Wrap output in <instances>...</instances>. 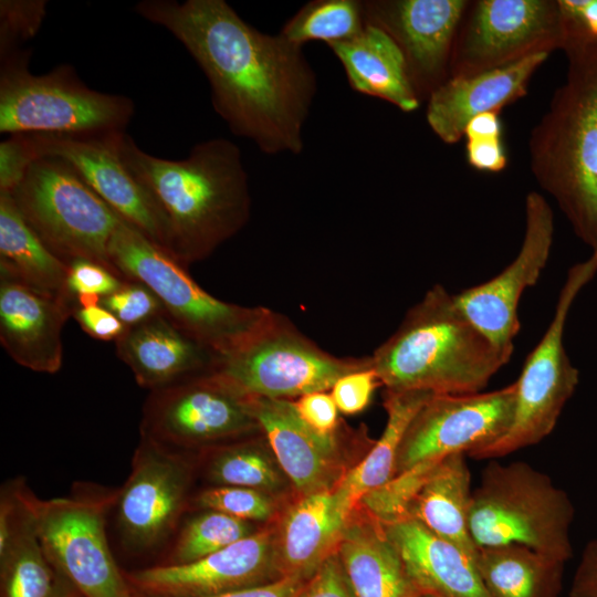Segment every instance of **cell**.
I'll return each mask as SVG.
<instances>
[{"instance_id": "obj_1", "label": "cell", "mask_w": 597, "mask_h": 597, "mask_svg": "<svg viewBox=\"0 0 597 597\" xmlns=\"http://www.w3.org/2000/svg\"><path fill=\"white\" fill-rule=\"evenodd\" d=\"M145 20L190 53L211 88L214 112L232 134L266 155H300L317 76L302 46L263 33L224 0H142Z\"/></svg>"}, {"instance_id": "obj_2", "label": "cell", "mask_w": 597, "mask_h": 597, "mask_svg": "<svg viewBox=\"0 0 597 597\" xmlns=\"http://www.w3.org/2000/svg\"><path fill=\"white\" fill-rule=\"evenodd\" d=\"M117 147L165 218L170 254L186 268L208 258L248 223V174L233 142L207 139L179 160L144 151L126 133Z\"/></svg>"}, {"instance_id": "obj_3", "label": "cell", "mask_w": 597, "mask_h": 597, "mask_svg": "<svg viewBox=\"0 0 597 597\" xmlns=\"http://www.w3.org/2000/svg\"><path fill=\"white\" fill-rule=\"evenodd\" d=\"M370 357L385 389L434 395L480 392L510 360L441 284L407 311Z\"/></svg>"}, {"instance_id": "obj_4", "label": "cell", "mask_w": 597, "mask_h": 597, "mask_svg": "<svg viewBox=\"0 0 597 597\" xmlns=\"http://www.w3.org/2000/svg\"><path fill=\"white\" fill-rule=\"evenodd\" d=\"M566 78L528 135L530 168L575 235L597 249V51L567 56Z\"/></svg>"}, {"instance_id": "obj_5", "label": "cell", "mask_w": 597, "mask_h": 597, "mask_svg": "<svg viewBox=\"0 0 597 597\" xmlns=\"http://www.w3.org/2000/svg\"><path fill=\"white\" fill-rule=\"evenodd\" d=\"M113 265L125 280L149 287L165 314L185 333L224 357L245 344L272 310L221 301L203 290L174 255L121 218L108 245Z\"/></svg>"}, {"instance_id": "obj_6", "label": "cell", "mask_w": 597, "mask_h": 597, "mask_svg": "<svg viewBox=\"0 0 597 597\" xmlns=\"http://www.w3.org/2000/svg\"><path fill=\"white\" fill-rule=\"evenodd\" d=\"M30 50L0 53V133L105 136L126 133L133 101L90 88L69 64L30 72Z\"/></svg>"}, {"instance_id": "obj_7", "label": "cell", "mask_w": 597, "mask_h": 597, "mask_svg": "<svg viewBox=\"0 0 597 597\" xmlns=\"http://www.w3.org/2000/svg\"><path fill=\"white\" fill-rule=\"evenodd\" d=\"M574 514L567 493L544 472L491 460L472 491L469 526L478 548L521 545L566 563Z\"/></svg>"}, {"instance_id": "obj_8", "label": "cell", "mask_w": 597, "mask_h": 597, "mask_svg": "<svg viewBox=\"0 0 597 597\" xmlns=\"http://www.w3.org/2000/svg\"><path fill=\"white\" fill-rule=\"evenodd\" d=\"M21 493L59 576L82 597H135L106 534L116 490L77 485L70 496L43 500L22 482Z\"/></svg>"}, {"instance_id": "obj_9", "label": "cell", "mask_w": 597, "mask_h": 597, "mask_svg": "<svg viewBox=\"0 0 597 597\" xmlns=\"http://www.w3.org/2000/svg\"><path fill=\"white\" fill-rule=\"evenodd\" d=\"M10 195L27 222L62 261H93L123 277L108 254L121 217L69 163L38 158Z\"/></svg>"}, {"instance_id": "obj_10", "label": "cell", "mask_w": 597, "mask_h": 597, "mask_svg": "<svg viewBox=\"0 0 597 597\" xmlns=\"http://www.w3.org/2000/svg\"><path fill=\"white\" fill-rule=\"evenodd\" d=\"M597 273V249L574 264L559 292L553 318L528 354L516 384V402L507 431L495 441L472 451L475 460H498L537 444L552 433L567 401L574 395L579 373L567 356L564 329L572 304Z\"/></svg>"}, {"instance_id": "obj_11", "label": "cell", "mask_w": 597, "mask_h": 597, "mask_svg": "<svg viewBox=\"0 0 597 597\" xmlns=\"http://www.w3.org/2000/svg\"><path fill=\"white\" fill-rule=\"evenodd\" d=\"M371 357H338L322 349L284 315L264 325L212 370L242 395L295 400L329 390L342 376L371 366Z\"/></svg>"}, {"instance_id": "obj_12", "label": "cell", "mask_w": 597, "mask_h": 597, "mask_svg": "<svg viewBox=\"0 0 597 597\" xmlns=\"http://www.w3.org/2000/svg\"><path fill=\"white\" fill-rule=\"evenodd\" d=\"M249 397L212 369L150 391L140 436L184 451L260 432Z\"/></svg>"}, {"instance_id": "obj_13", "label": "cell", "mask_w": 597, "mask_h": 597, "mask_svg": "<svg viewBox=\"0 0 597 597\" xmlns=\"http://www.w3.org/2000/svg\"><path fill=\"white\" fill-rule=\"evenodd\" d=\"M562 41L557 0H469L452 46L450 77L551 54Z\"/></svg>"}, {"instance_id": "obj_14", "label": "cell", "mask_w": 597, "mask_h": 597, "mask_svg": "<svg viewBox=\"0 0 597 597\" xmlns=\"http://www.w3.org/2000/svg\"><path fill=\"white\" fill-rule=\"evenodd\" d=\"M193 472L186 452L140 436L130 473L112 507L126 549L149 552L175 535L190 504Z\"/></svg>"}, {"instance_id": "obj_15", "label": "cell", "mask_w": 597, "mask_h": 597, "mask_svg": "<svg viewBox=\"0 0 597 597\" xmlns=\"http://www.w3.org/2000/svg\"><path fill=\"white\" fill-rule=\"evenodd\" d=\"M515 402V381L491 391L432 395L404 436L395 475L495 441L510 428Z\"/></svg>"}, {"instance_id": "obj_16", "label": "cell", "mask_w": 597, "mask_h": 597, "mask_svg": "<svg viewBox=\"0 0 597 597\" xmlns=\"http://www.w3.org/2000/svg\"><path fill=\"white\" fill-rule=\"evenodd\" d=\"M553 238V210L542 193L530 191L525 197L524 237L514 260L494 277L454 294L470 322L510 358L521 328L520 300L546 266Z\"/></svg>"}, {"instance_id": "obj_17", "label": "cell", "mask_w": 597, "mask_h": 597, "mask_svg": "<svg viewBox=\"0 0 597 597\" xmlns=\"http://www.w3.org/2000/svg\"><path fill=\"white\" fill-rule=\"evenodd\" d=\"M133 593L144 597H206L274 582L280 577L275 527L252 535L200 559L125 572Z\"/></svg>"}, {"instance_id": "obj_18", "label": "cell", "mask_w": 597, "mask_h": 597, "mask_svg": "<svg viewBox=\"0 0 597 597\" xmlns=\"http://www.w3.org/2000/svg\"><path fill=\"white\" fill-rule=\"evenodd\" d=\"M123 134L28 136L36 158L54 157L69 163L123 220L170 253L169 232L163 213L121 158L117 143Z\"/></svg>"}, {"instance_id": "obj_19", "label": "cell", "mask_w": 597, "mask_h": 597, "mask_svg": "<svg viewBox=\"0 0 597 597\" xmlns=\"http://www.w3.org/2000/svg\"><path fill=\"white\" fill-rule=\"evenodd\" d=\"M469 0H368L366 22L385 31L401 51L410 81L428 97L450 77L451 52Z\"/></svg>"}, {"instance_id": "obj_20", "label": "cell", "mask_w": 597, "mask_h": 597, "mask_svg": "<svg viewBox=\"0 0 597 597\" xmlns=\"http://www.w3.org/2000/svg\"><path fill=\"white\" fill-rule=\"evenodd\" d=\"M250 408L297 495L333 490L346 471L341 429L323 434L297 413L293 400L249 397Z\"/></svg>"}, {"instance_id": "obj_21", "label": "cell", "mask_w": 597, "mask_h": 597, "mask_svg": "<svg viewBox=\"0 0 597 597\" xmlns=\"http://www.w3.org/2000/svg\"><path fill=\"white\" fill-rule=\"evenodd\" d=\"M74 308V297L44 294L0 277L1 345L19 365L54 374L63 362L62 329Z\"/></svg>"}, {"instance_id": "obj_22", "label": "cell", "mask_w": 597, "mask_h": 597, "mask_svg": "<svg viewBox=\"0 0 597 597\" xmlns=\"http://www.w3.org/2000/svg\"><path fill=\"white\" fill-rule=\"evenodd\" d=\"M548 56L535 54L501 69L449 77L426 101L429 127L444 144H457L472 118L499 113L525 96L531 78Z\"/></svg>"}, {"instance_id": "obj_23", "label": "cell", "mask_w": 597, "mask_h": 597, "mask_svg": "<svg viewBox=\"0 0 597 597\" xmlns=\"http://www.w3.org/2000/svg\"><path fill=\"white\" fill-rule=\"evenodd\" d=\"M383 525L420 596L491 597L475 559L455 544L410 516Z\"/></svg>"}, {"instance_id": "obj_24", "label": "cell", "mask_w": 597, "mask_h": 597, "mask_svg": "<svg viewBox=\"0 0 597 597\" xmlns=\"http://www.w3.org/2000/svg\"><path fill=\"white\" fill-rule=\"evenodd\" d=\"M115 344L136 383L150 391L210 371L218 359L165 313L126 327Z\"/></svg>"}, {"instance_id": "obj_25", "label": "cell", "mask_w": 597, "mask_h": 597, "mask_svg": "<svg viewBox=\"0 0 597 597\" xmlns=\"http://www.w3.org/2000/svg\"><path fill=\"white\" fill-rule=\"evenodd\" d=\"M348 517L333 490L297 495L274 526L280 577L310 579L337 551Z\"/></svg>"}, {"instance_id": "obj_26", "label": "cell", "mask_w": 597, "mask_h": 597, "mask_svg": "<svg viewBox=\"0 0 597 597\" xmlns=\"http://www.w3.org/2000/svg\"><path fill=\"white\" fill-rule=\"evenodd\" d=\"M337 554L355 597H419L383 523L360 505L349 515Z\"/></svg>"}, {"instance_id": "obj_27", "label": "cell", "mask_w": 597, "mask_h": 597, "mask_svg": "<svg viewBox=\"0 0 597 597\" xmlns=\"http://www.w3.org/2000/svg\"><path fill=\"white\" fill-rule=\"evenodd\" d=\"M342 63L349 86L381 98L405 113L422 103L407 71L404 55L381 29L367 23L354 39L328 45Z\"/></svg>"}, {"instance_id": "obj_28", "label": "cell", "mask_w": 597, "mask_h": 597, "mask_svg": "<svg viewBox=\"0 0 597 597\" xmlns=\"http://www.w3.org/2000/svg\"><path fill=\"white\" fill-rule=\"evenodd\" d=\"M472 491L465 454L446 457L430 471L415 495L408 516L475 559L478 547L469 526Z\"/></svg>"}, {"instance_id": "obj_29", "label": "cell", "mask_w": 597, "mask_h": 597, "mask_svg": "<svg viewBox=\"0 0 597 597\" xmlns=\"http://www.w3.org/2000/svg\"><path fill=\"white\" fill-rule=\"evenodd\" d=\"M434 395L422 390L396 391L385 389L384 408L386 426L355 467L333 489V493L344 512L352 514L362 498L384 485L395 476L396 462L404 436L420 408Z\"/></svg>"}, {"instance_id": "obj_30", "label": "cell", "mask_w": 597, "mask_h": 597, "mask_svg": "<svg viewBox=\"0 0 597 597\" xmlns=\"http://www.w3.org/2000/svg\"><path fill=\"white\" fill-rule=\"evenodd\" d=\"M69 269L27 222L11 195L0 192V277L44 294L74 297L67 289Z\"/></svg>"}, {"instance_id": "obj_31", "label": "cell", "mask_w": 597, "mask_h": 597, "mask_svg": "<svg viewBox=\"0 0 597 597\" xmlns=\"http://www.w3.org/2000/svg\"><path fill=\"white\" fill-rule=\"evenodd\" d=\"M565 564L521 545L479 547L475 555L491 597H558Z\"/></svg>"}, {"instance_id": "obj_32", "label": "cell", "mask_w": 597, "mask_h": 597, "mask_svg": "<svg viewBox=\"0 0 597 597\" xmlns=\"http://www.w3.org/2000/svg\"><path fill=\"white\" fill-rule=\"evenodd\" d=\"M17 480L21 509L7 544L0 548L1 597H54L59 575L39 541Z\"/></svg>"}, {"instance_id": "obj_33", "label": "cell", "mask_w": 597, "mask_h": 597, "mask_svg": "<svg viewBox=\"0 0 597 597\" xmlns=\"http://www.w3.org/2000/svg\"><path fill=\"white\" fill-rule=\"evenodd\" d=\"M255 434L208 448L205 474L213 485L249 488L279 496L292 484L263 434Z\"/></svg>"}, {"instance_id": "obj_34", "label": "cell", "mask_w": 597, "mask_h": 597, "mask_svg": "<svg viewBox=\"0 0 597 597\" xmlns=\"http://www.w3.org/2000/svg\"><path fill=\"white\" fill-rule=\"evenodd\" d=\"M366 24L364 1L313 0L290 18L279 34L302 48L311 41L331 45L354 39Z\"/></svg>"}, {"instance_id": "obj_35", "label": "cell", "mask_w": 597, "mask_h": 597, "mask_svg": "<svg viewBox=\"0 0 597 597\" xmlns=\"http://www.w3.org/2000/svg\"><path fill=\"white\" fill-rule=\"evenodd\" d=\"M253 522L213 510H198L180 523L163 565L187 564L255 533Z\"/></svg>"}, {"instance_id": "obj_36", "label": "cell", "mask_w": 597, "mask_h": 597, "mask_svg": "<svg viewBox=\"0 0 597 597\" xmlns=\"http://www.w3.org/2000/svg\"><path fill=\"white\" fill-rule=\"evenodd\" d=\"M440 461L423 462L396 474L384 485L366 493L358 505L383 524L408 516L411 501Z\"/></svg>"}, {"instance_id": "obj_37", "label": "cell", "mask_w": 597, "mask_h": 597, "mask_svg": "<svg viewBox=\"0 0 597 597\" xmlns=\"http://www.w3.org/2000/svg\"><path fill=\"white\" fill-rule=\"evenodd\" d=\"M191 503L197 510H213L249 522H268L279 512L277 496L242 486L213 485Z\"/></svg>"}, {"instance_id": "obj_38", "label": "cell", "mask_w": 597, "mask_h": 597, "mask_svg": "<svg viewBox=\"0 0 597 597\" xmlns=\"http://www.w3.org/2000/svg\"><path fill=\"white\" fill-rule=\"evenodd\" d=\"M567 56L597 51V0H557Z\"/></svg>"}, {"instance_id": "obj_39", "label": "cell", "mask_w": 597, "mask_h": 597, "mask_svg": "<svg viewBox=\"0 0 597 597\" xmlns=\"http://www.w3.org/2000/svg\"><path fill=\"white\" fill-rule=\"evenodd\" d=\"M46 6L45 0L0 1V53L18 49L39 32Z\"/></svg>"}, {"instance_id": "obj_40", "label": "cell", "mask_w": 597, "mask_h": 597, "mask_svg": "<svg viewBox=\"0 0 597 597\" xmlns=\"http://www.w3.org/2000/svg\"><path fill=\"white\" fill-rule=\"evenodd\" d=\"M100 304L126 327L142 324L165 313L159 298L144 283L125 280L115 292L101 297Z\"/></svg>"}, {"instance_id": "obj_41", "label": "cell", "mask_w": 597, "mask_h": 597, "mask_svg": "<svg viewBox=\"0 0 597 597\" xmlns=\"http://www.w3.org/2000/svg\"><path fill=\"white\" fill-rule=\"evenodd\" d=\"M378 386L383 385L371 365L338 378L331 388V396L342 413L356 415L368 407Z\"/></svg>"}, {"instance_id": "obj_42", "label": "cell", "mask_w": 597, "mask_h": 597, "mask_svg": "<svg viewBox=\"0 0 597 597\" xmlns=\"http://www.w3.org/2000/svg\"><path fill=\"white\" fill-rule=\"evenodd\" d=\"M69 266L67 289L74 298L82 295L106 296L119 289L125 281L93 261L75 260Z\"/></svg>"}, {"instance_id": "obj_43", "label": "cell", "mask_w": 597, "mask_h": 597, "mask_svg": "<svg viewBox=\"0 0 597 597\" xmlns=\"http://www.w3.org/2000/svg\"><path fill=\"white\" fill-rule=\"evenodd\" d=\"M36 159L28 134L10 135L2 140L0 144V192L10 193Z\"/></svg>"}, {"instance_id": "obj_44", "label": "cell", "mask_w": 597, "mask_h": 597, "mask_svg": "<svg viewBox=\"0 0 597 597\" xmlns=\"http://www.w3.org/2000/svg\"><path fill=\"white\" fill-rule=\"evenodd\" d=\"M297 597H355L337 551L323 562Z\"/></svg>"}, {"instance_id": "obj_45", "label": "cell", "mask_w": 597, "mask_h": 597, "mask_svg": "<svg viewBox=\"0 0 597 597\" xmlns=\"http://www.w3.org/2000/svg\"><path fill=\"white\" fill-rule=\"evenodd\" d=\"M294 407L303 419L315 431L331 434L339 429L338 408L326 391L306 394L293 400Z\"/></svg>"}, {"instance_id": "obj_46", "label": "cell", "mask_w": 597, "mask_h": 597, "mask_svg": "<svg viewBox=\"0 0 597 597\" xmlns=\"http://www.w3.org/2000/svg\"><path fill=\"white\" fill-rule=\"evenodd\" d=\"M81 328L90 336L100 341H116L126 326L101 304L77 306L72 315Z\"/></svg>"}, {"instance_id": "obj_47", "label": "cell", "mask_w": 597, "mask_h": 597, "mask_svg": "<svg viewBox=\"0 0 597 597\" xmlns=\"http://www.w3.org/2000/svg\"><path fill=\"white\" fill-rule=\"evenodd\" d=\"M465 158L472 168L482 172H500L507 165L502 137L465 139Z\"/></svg>"}, {"instance_id": "obj_48", "label": "cell", "mask_w": 597, "mask_h": 597, "mask_svg": "<svg viewBox=\"0 0 597 597\" xmlns=\"http://www.w3.org/2000/svg\"><path fill=\"white\" fill-rule=\"evenodd\" d=\"M569 597H597V538L588 542L582 553Z\"/></svg>"}, {"instance_id": "obj_49", "label": "cell", "mask_w": 597, "mask_h": 597, "mask_svg": "<svg viewBox=\"0 0 597 597\" xmlns=\"http://www.w3.org/2000/svg\"><path fill=\"white\" fill-rule=\"evenodd\" d=\"M307 580L296 577H283L268 584L206 597H297ZM135 597L144 596L135 595Z\"/></svg>"}, {"instance_id": "obj_50", "label": "cell", "mask_w": 597, "mask_h": 597, "mask_svg": "<svg viewBox=\"0 0 597 597\" xmlns=\"http://www.w3.org/2000/svg\"><path fill=\"white\" fill-rule=\"evenodd\" d=\"M502 122L499 113H483L472 118L463 134L465 139L502 137Z\"/></svg>"}, {"instance_id": "obj_51", "label": "cell", "mask_w": 597, "mask_h": 597, "mask_svg": "<svg viewBox=\"0 0 597 597\" xmlns=\"http://www.w3.org/2000/svg\"><path fill=\"white\" fill-rule=\"evenodd\" d=\"M54 597H82L75 588L64 578L59 576V586Z\"/></svg>"}, {"instance_id": "obj_52", "label": "cell", "mask_w": 597, "mask_h": 597, "mask_svg": "<svg viewBox=\"0 0 597 597\" xmlns=\"http://www.w3.org/2000/svg\"><path fill=\"white\" fill-rule=\"evenodd\" d=\"M419 597H433V596H423V595H421V596H419Z\"/></svg>"}]
</instances>
